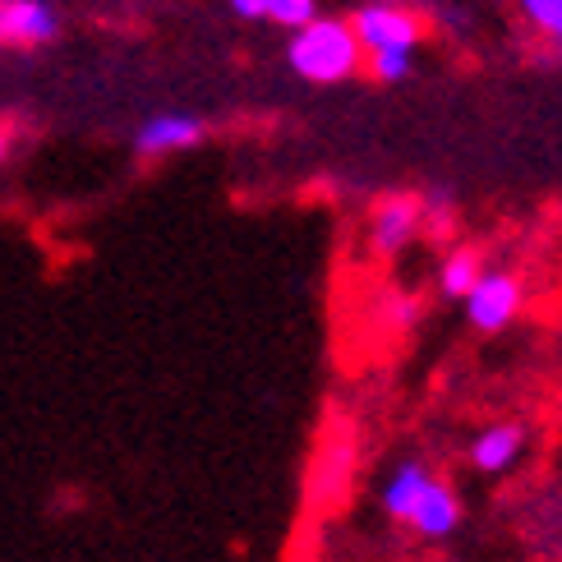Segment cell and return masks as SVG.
<instances>
[{"instance_id":"cell-4","label":"cell","mask_w":562,"mask_h":562,"mask_svg":"<svg viewBox=\"0 0 562 562\" xmlns=\"http://www.w3.org/2000/svg\"><path fill=\"white\" fill-rule=\"evenodd\" d=\"M419 194H383L369 207V254L373 259H402L411 249V240L419 236Z\"/></svg>"},{"instance_id":"cell-7","label":"cell","mask_w":562,"mask_h":562,"mask_svg":"<svg viewBox=\"0 0 562 562\" xmlns=\"http://www.w3.org/2000/svg\"><path fill=\"white\" fill-rule=\"evenodd\" d=\"M406 526L419 535V540H448V535H457L461 530V498H457V488L442 475H434L425 494L415 498Z\"/></svg>"},{"instance_id":"cell-6","label":"cell","mask_w":562,"mask_h":562,"mask_svg":"<svg viewBox=\"0 0 562 562\" xmlns=\"http://www.w3.org/2000/svg\"><path fill=\"white\" fill-rule=\"evenodd\" d=\"M203 138H207L203 115H194V111H157L134 130L130 148L138 157H176V153L199 148Z\"/></svg>"},{"instance_id":"cell-2","label":"cell","mask_w":562,"mask_h":562,"mask_svg":"<svg viewBox=\"0 0 562 562\" xmlns=\"http://www.w3.org/2000/svg\"><path fill=\"white\" fill-rule=\"evenodd\" d=\"M350 33H356L364 56H383V52H411L425 42V19L406 5H387V0H369L350 14Z\"/></svg>"},{"instance_id":"cell-11","label":"cell","mask_w":562,"mask_h":562,"mask_svg":"<svg viewBox=\"0 0 562 562\" xmlns=\"http://www.w3.org/2000/svg\"><path fill=\"white\" fill-rule=\"evenodd\" d=\"M480 277H484V254L475 245H457V249H448V259L438 268V291L448 300H465Z\"/></svg>"},{"instance_id":"cell-12","label":"cell","mask_w":562,"mask_h":562,"mask_svg":"<svg viewBox=\"0 0 562 562\" xmlns=\"http://www.w3.org/2000/svg\"><path fill=\"white\" fill-rule=\"evenodd\" d=\"M350 461L356 452L337 442V448H327L318 457V471H314V498H341L346 494V480H350Z\"/></svg>"},{"instance_id":"cell-17","label":"cell","mask_w":562,"mask_h":562,"mask_svg":"<svg viewBox=\"0 0 562 562\" xmlns=\"http://www.w3.org/2000/svg\"><path fill=\"white\" fill-rule=\"evenodd\" d=\"M558 56H562V46H558Z\"/></svg>"},{"instance_id":"cell-1","label":"cell","mask_w":562,"mask_h":562,"mask_svg":"<svg viewBox=\"0 0 562 562\" xmlns=\"http://www.w3.org/2000/svg\"><path fill=\"white\" fill-rule=\"evenodd\" d=\"M286 65L295 69V79L314 83V88H333V83H346L360 75L364 52H360L356 33H350V19L314 14L304 29L291 33Z\"/></svg>"},{"instance_id":"cell-14","label":"cell","mask_w":562,"mask_h":562,"mask_svg":"<svg viewBox=\"0 0 562 562\" xmlns=\"http://www.w3.org/2000/svg\"><path fill=\"white\" fill-rule=\"evenodd\" d=\"M364 69H369V79H379V83H406L415 75V56L411 52H383V56H364Z\"/></svg>"},{"instance_id":"cell-8","label":"cell","mask_w":562,"mask_h":562,"mask_svg":"<svg viewBox=\"0 0 562 562\" xmlns=\"http://www.w3.org/2000/svg\"><path fill=\"white\" fill-rule=\"evenodd\" d=\"M526 425L517 419H498V425H484L475 438H471V465L480 475H507L512 465L521 461L526 452Z\"/></svg>"},{"instance_id":"cell-15","label":"cell","mask_w":562,"mask_h":562,"mask_svg":"<svg viewBox=\"0 0 562 562\" xmlns=\"http://www.w3.org/2000/svg\"><path fill=\"white\" fill-rule=\"evenodd\" d=\"M383 300H387L383 310H387V327H392V333H406V327L419 318V300H415V295L392 291V295H383Z\"/></svg>"},{"instance_id":"cell-16","label":"cell","mask_w":562,"mask_h":562,"mask_svg":"<svg viewBox=\"0 0 562 562\" xmlns=\"http://www.w3.org/2000/svg\"><path fill=\"white\" fill-rule=\"evenodd\" d=\"M10 148H14V134L0 125V167H5V157H10Z\"/></svg>"},{"instance_id":"cell-5","label":"cell","mask_w":562,"mask_h":562,"mask_svg":"<svg viewBox=\"0 0 562 562\" xmlns=\"http://www.w3.org/2000/svg\"><path fill=\"white\" fill-rule=\"evenodd\" d=\"M60 10L52 0H0V46L5 52H37L60 37Z\"/></svg>"},{"instance_id":"cell-3","label":"cell","mask_w":562,"mask_h":562,"mask_svg":"<svg viewBox=\"0 0 562 562\" xmlns=\"http://www.w3.org/2000/svg\"><path fill=\"white\" fill-rule=\"evenodd\" d=\"M461 304H465V318H471L475 333H484V337L503 333V327H512V318L526 310V281L507 268H484L475 291Z\"/></svg>"},{"instance_id":"cell-10","label":"cell","mask_w":562,"mask_h":562,"mask_svg":"<svg viewBox=\"0 0 562 562\" xmlns=\"http://www.w3.org/2000/svg\"><path fill=\"white\" fill-rule=\"evenodd\" d=\"M231 14L249 19V23H277V29H304L318 14V0H226Z\"/></svg>"},{"instance_id":"cell-13","label":"cell","mask_w":562,"mask_h":562,"mask_svg":"<svg viewBox=\"0 0 562 562\" xmlns=\"http://www.w3.org/2000/svg\"><path fill=\"white\" fill-rule=\"evenodd\" d=\"M517 10L535 33L549 37L553 46H562V0H517Z\"/></svg>"},{"instance_id":"cell-9","label":"cell","mask_w":562,"mask_h":562,"mask_svg":"<svg viewBox=\"0 0 562 562\" xmlns=\"http://www.w3.org/2000/svg\"><path fill=\"white\" fill-rule=\"evenodd\" d=\"M429 480H434V465L425 461V457H406V461H396L392 465V475L383 480V512L392 521H402L406 526V517H411V507H415V498L429 488Z\"/></svg>"}]
</instances>
